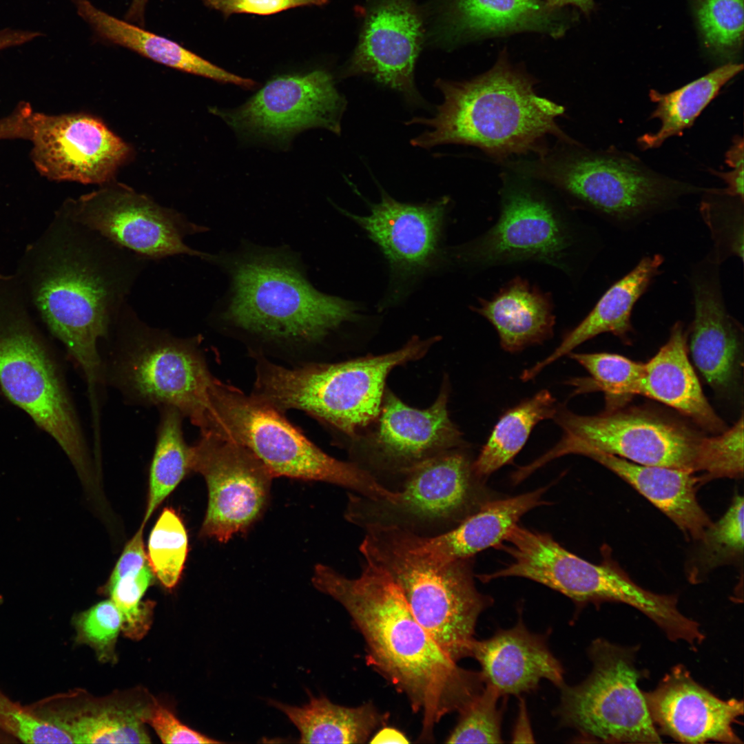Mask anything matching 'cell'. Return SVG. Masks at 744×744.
Listing matches in <instances>:
<instances>
[{"instance_id":"83f0119b","label":"cell","mask_w":744,"mask_h":744,"mask_svg":"<svg viewBox=\"0 0 744 744\" xmlns=\"http://www.w3.org/2000/svg\"><path fill=\"white\" fill-rule=\"evenodd\" d=\"M440 34L444 40L537 31L558 37L566 22L541 0H451Z\"/></svg>"},{"instance_id":"94428289","label":"cell","mask_w":744,"mask_h":744,"mask_svg":"<svg viewBox=\"0 0 744 744\" xmlns=\"http://www.w3.org/2000/svg\"><path fill=\"white\" fill-rule=\"evenodd\" d=\"M1 39H0V50H1Z\"/></svg>"},{"instance_id":"9c48e42d","label":"cell","mask_w":744,"mask_h":744,"mask_svg":"<svg viewBox=\"0 0 744 744\" xmlns=\"http://www.w3.org/2000/svg\"><path fill=\"white\" fill-rule=\"evenodd\" d=\"M118 322L122 344L113 369L115 384L132 400L170 406L207 432L213 377L193 339H182L142 322L124 306Z\"/></svg>"},{"instance_id":"3957f363","label":"cell","mask_w":744,"mask_h":744,"mask_svg":"<svg viewBox=\"0 0 744 744\" xmlns=\"http://www.w3.org/2000/svg\"><path fill=\"white\" fill-rule=\"evenodd\" d=\"M535 83L511 64L505 51L491 69L471 80L439 79L435 86L443 101L433 117L408 123L427 127L411 143L424 148L472 145L497 159L539 150L548 135L572 143L556 123L564 107L537 95Z\"/></svg>"},{"instance_id":"484cf974","label":"cell","mask_w":744,"mask_h":744,"mask_svg":"<svg viewBox=\"0 0 744 744\" xmlns=\"http://www.w3.org/2000/svg\"><path fill=\"white\" fill-rule=\"evenodd\" d=\"M579 453L628 482L689 538L699 541L712 524L697 500L696 486L701 479L694 471L639 464L591 448Z\"/></svg>"},{"instance_id":"1f68e13d","label":"cell","mask_w":744,"mask_h":744,"mask_svg":"<svg viewBox=\"0 0 744 744\" xmlns=\"http://www.w3.org/2000/svg\"><path fill=\"white\" fill-rule=\"evenodd\" d=\"M76 12L101 39L128 48L155 62L218 81L251 87L249 79L229 73L165 37L97 8L89 0H72Z\"/></svg>"},{"instance_id":"ab89813d","label":"cell","mask_w":744,"mask_h":744,"mask_svg":"<svg viewBox=\"0 0 744 744\" xmlns=\"http://www.w3.org/2000/svg\"><path fill=\"white\" fill-rule=\"evenodd\" d=\"M187 552V535L181 519L173 508H164L150 533L147 557L152 572L167 588L178 583Z\"/></svg>"},{"instance_id":"ac0fdd59","label":"cell","mask_w":744,"mask_h":744,"mask_svg":"<svg viewBox=\"0 0 744 744\" xmlns=\"http://www.w3.org/2000/svg\"><path fill=\"white\" fill-rule=\"evenodd\" d=\"M346 105L331 76L318 70L273 78L242 105L214 113L242 136L286 145L310 127L340 134Z\"/></svg>"},{"instance_id":"7bdbcfd3","label":"cell","mask_w":744,"mask_h":744,"mask_svg":"<svg viewBox=\"0 0 744 744\" xmlns=\"http://www.w3.org/2000/svg\"><path fill=\"white\" fill-rule=\"evenodd\" d=\"M152 573L147 564L119 579L106 589L121 613V631L132 639H141L149 627L152 606L149 602H142L141 599L152 581Z\"/></svg>"},{"instance_id":"db71d44e","label":"cell","mask_w":744,"mask_h":744,"mask_svg":"<svg viewBox=\"0 0 744 744\" xmlns=\"http://www.w3.org/2000/svg\"><path fill=\"white\" fill-rule=\"evenodd\" d=\"M21 134L20 123L14 114L0 119V140L18 138Z\"/></svg>"},{"instance_id":"7402d4cb","label":"cell","mask_w":744,"mask_h":744,"mask_svg":"<svg viewBox=\"0 0 744 744\" xmlns=\"http://www.w3.org/2000/svg\"><path fill=\"white\" fill-rule=\"evenodd\" d=\"M644 696L658 732L677 741L743 743L733 725L743 714V701L719 699L696 682L683 666L672 668Z\"/></svg>"},{"instance_id":"4fadbf2b","label":"cell","mask_w":744,"mask_h":744,"mask_svg":"<svg viewBox=\"0 0 744 744\" xmlns=\"http://www.w3.org/2000/svg\"><path fill=\"white\" fill-rule=\"evenodd\" d=\"M635 652L603 639L593 641L588 650L591 673L581 683L559 688L557 714L562 725L594 741L661 743L638 686L642 672L635 665Z\"/></svg>"},{"instance_id":"ffe728a7","label":"cell","mask_w":744,"mask_h":744,"mask_svg":"<svg viewBox=\"0 0 744 744\" xmlns=\"http://www.w3.org/2000/svg\"><path fill=\"white\" fill-rule=\"evenodd\" d=\"M448 399L446 382L425 409L411 407L385 391L369 452L370 464L402 475L427 459L462 446V434L448 415Z\"/></svg>"},{"instance_id":"d4e9b609","label":"cell","mask_w":744,"mask_h":744,"mask_svg":"<svg viewBox=\"0 0 744 744\" xmlns=\"http://www.w3.org/2000/svg\"><path fill=\"white\" fill-rule=\"evenodd\" d=\"M694 318L690 352L695 366L713 389H727L738 366L741 330L725 307L716 274L694 276Z\"/></svg>"},{"instance_id":"6da1fadb","label":"cell","mask_w":744,"mask_h":744,"mask_svg":"<svg viewBox=\"0 0 744 744\" xmlns=\"http://www.w3.org/2000/svg\"><path fill=\"white\" fill-rule=\"evenodd\" d=\"M312 583L345 608L366 642L367 661L422 714L419 742H433L441 719L460 712L484 688L481 672L459 667L442 651L381 568L365 561L360 575L350 578L318 564Z\"/></svg>"},{"instance_id":"2e32d148","label":"cell","mask_w":744,"mask_h":744,"mask_svg":"<svg viewBox=\"0 0 744 744\" xmlns=\"http://www.w3.org/2000/svg\"><path fill=\"white\" fill-rule=\"evenodd\" d=\"M67 203L65 216L112 242L147 259L209 254L187 246L185 238L205 231L175 209L121 183H108Z\"/></svg>"},{"instance_id":"4dcf8cb0","label":"cell","mask_w":744,"mask_h":744,"mask_svg":"<svg viewBox=\"0 0 744 744\" xmlns=\"http://www.w3.org/2000/svg\"><path fill=\"white\" fill-rule=\"evenodd\" d=\"M663 262L660 254L641 259L630 272L606 291L589 314L564 337L551 354L524 371L521 379L532 380L546 366L601 333H611L627 339L632 331L630 316L634 305L658 274Z\"/></svg>"},{"instance_id":"836d02e7","label":"cell","mask_w":744,"mask_h":744,"mask_svg":"<svg viewBox=\"0 0 744 744\" xmlns=\"http://www.w3.org/2000/svg\"><path fill=\"white\" fill-rule=\"evenodd\" d=\"M308 694L309 702L300 707L270 701L298 728L301 743H364L387 718L369 702L348 707Z\"/></svg>"},{"instance_id":"603a6c76","label":"cell","mask_w":744,"mask_h":744,"mask_svg":"<svg viewBox=\"0 0 744 744\" xmlns=\"http://www.w3.org/2000/svg\"><path fill=\"white\" fill-rule=\"evenodd\" d=\"M449 199L409 204L382 193L369 216L346 212L362 227L388 260L393 278L405 281L427 268L435 256Z\"/></svg>"},{"instance_id":"816d5d0a","label":"cell","mask_w":744,"mask_h":744,"mask_svg":"<svg viewBox=\"0 0 744 744\" xmlns=\"http://www.w3.org/2000/svg\"><path fill=\"white\" fill-rule=\"evenodd\" d=\"M725 161L732 168L730 172L712 170L711 172L726 183V188L721 189L723 194L743 200V158H732Z\"/></svg>"},{"instance_id":"b9f144b4","label":"cell","mask_w":744,"mask_h":744,"mask_svg":"<svg viewBox=\"0 0 744 744\" xmlns=\"http://www.w3.org/2000/svg\"><path fill=\"white\" fill-rule=\"evenodd\" d=\"M501 696L493 688L483 690L460 712L447 743H501L502 710L497 703Z\"/></svg>"},{"instance_id":"7c38bea8","label":"cell","mask_w":744,"mask_h":744,"mask_svg":"<svg viewBox=\"0 0 744 744\" xmlns=\"http://www.w3.org/2000/svg\"><path fill=\"white\" fill-rule=\"evenodd\" d=\"M511 557L506 567L478 575L483 582L506 577H519L544 584L577 603L621 602L632 606L657 625L671 618L672 595L645 590L608 559L592 564L570 552L546 533L515 525L499 544Z\"/></svg>"},{"instance_id":"bcb514c9","label":"cell","mask_w":744,"mask_h":744,"mask_svg":"<svg viewBox=\"0 0 744 744\" xmlns=\"http://www.w3.org/2000/svg\"><path fill=\"white\" fill-rule=\"evenodd\" d=\"M74 623L77 640L91 645L102 656L112 650L121 631L123 619L110 599L99 602L80 614Z\"/></svg>"},{"instance_id":"4316f807","label":"cell","mask_w":744,"mask_h":744,"mask_svg":"<svg viewBox=\"0 0 744 744\" xmlns=\"http://www.w3.org/2000/svg\"><path fill=\"white\" fill-rule=\"evenodd\" d=\"M546 490L486 502L456 527L437 536L424 537L406 531L414 549L435 563L471 558L498 546L524 514L545 504L542 495Z\"/></svg>"},{"instance_id":"f546056e","label":"cell","mask_w":744,"mask_h":744,"mask_svg":"<svg viewBox=\"0 0 744 744\" xmlns=\"http://www.w3.org/2000/svg\"><path fill=\"white\" fill-rule=\"evenodd\" d=\"M472 309L496 329L502 348L509 353L541 344L553 335L555 323L551 294L519 276L490 299H479Z\"/></svg>"},{"instance_id":"f907efd6","label":"cell","mask_w":744,"mask_h":744,"mask_svg":"<svg viewBox=\"0 0 744 744\" xmlns=\"http://www.w3.org/2000/svg\"><path fill=\"white\" fill-rule=\"evenodd\" d=\"M144 526L145 525L141 524L137 532L125 546L112 572L105 589L126 575L136 572L147 564L143 538Z\"/></svg>"},{"instance_id":"7dc6e473","label":"cell","mask_w":744,"mask_h":744,"mask_svg":"<svg viewBox=\"0 0 744 744\" xmlns=\"http://www.w3.org/2000/svg\"><path fill=\"white\" fill-rule=\"evenodd\" d=\"M141 721L148 723L164 743H220L180 722L167 707L153 701L147 710L140 712Z\"/></svg>"},{"instance_id":"6f0895ef","label":"cell","mask_w":744,"mask_h":744,"mask_svg":"<svg viewBox=\"0 0 744 744\" xmlns=\"http://www.w3.org/2000/svg\"><path fill=\"white\" fill-rule=\"evenodd\" d=\"M149 0H132L127 11L126 19L130 21L144 24L145 12Z\"/></svg>"},{"instance_id":"d6a6232c","label":"cell","mask_w":744,"mask_h":744,"mask_svg":"<svg viewBox=\"0 0 744 744\" xmlns=\"http://www.w3.org/2000/svg\"><path fill=\"white\" fill-rule=\"evenodd\" d=\"M37 716L67 734L73 743H148L149 737L136 715L114 707L89 710L72 707L65 696L55 695L27 706Z\"/></svg>"},{"instance_id":"277c9868","label":"cell","mask_w":744,"mask_h":744,"mask_svg":"<svg viewBox=\"0 0 744 744\" xmlns=\"http://www.w3.org/2000/svg\"><path fill=\"white\" fill-rule=\"evenodd\" d=\"M223 260L230 290L225 321L265 338L316 342L358 318L353 302L316 290L298 260L286 250L249 248Z\"/></svg>"},{"instance_id":"11a10c76","label":"cell","mask_w":744,"mask_h":744,"mask_svg":"<svg viewBox=\"0 0 744 744\" xmlns=\"http://www.w3.org/2000/svg\"><path fill=\"white\" fill-rule=\"evenodd\" d=\"M371 743H408L407 738L401 732L391 727L380 730L370 741Z\"/></svg>"},{"instance_id":"f1b7e54d","label":"cell","mask_w":744,"mask_h":744,"mask_svg":"<svg viewBox=\"0 0 744 744\" xmlns=\"http://www.w3.org/2000/svg\"><path fill=\"white\" fill-rule=\"evenodd\" d=\"M687 353L686 333L678 322L668 342L644 364L639 395L676 409L709 431H723L725 425L704 395Z\"/></svg>"},{"instance_id":"74e56055","label":"cell","mask_w":744,"mask_h":744,"mask_svg":"<svg viewBox=\"0 0 744 744\" xmlns=\"http://www.w3.org/2000/svg\"><path fill=\"white\" fill-rule=\"evenodd\" d=\"M570 356L591 375L588 380L577 383L578 390L603 392L608 411L617 409L632 396L639 394L644 364L608 353H570Z\"/></svg>"},{"instance_id":"52a82bcc","label":"cell","mask_w":744,"mask_h":744,"mask_svg":"<svg viewBox=\"0 0 744 744\" xmlns=\"http://www.w3.org/2000/svg\"><path fill=\"white\" fill-rule=\"evenodd\" d=\"M496 223L450 256L473 271L525 262L555 267L572 280L585 269L589 236L570 209L526 184H507Z\"/></svg>"},{"instance_id":"8d00e7d4","label":"cell","mask_w":744,"mask_h":744,"mask_svg":"<svg viewBox=\"0 0 744 744\" xmlns=\"http://www.w3.org/2000/svg\"><path fill=\"white\" fill-rule=\"evenodd\" d=\"M157 440L149 470V495L142 524L191 471V446L184 439L183 416L176 409L161 407Z\"/></svg>"},{"instance_id":"9a60e30c","label":"cell","mask_w":744,"mask_h":744,"mask_svg":"<svg viewBox=\"0 0 744 744\" xmlns=\"http://www.w3.org/2000/svg\"><path fill=\"white\" fill-rule=\"evenodd\" d=\"M553 419L563 431L562 438L531 464L535 469L560 456L591 448L639 464L700 472L705 437L654 414L616 409L587 416L558 407Z\"/></svg>"},{"instance_id":"f5cc1de1","label":"cell","mask_w":744,"mask_h":744,"mask_svg":"<svg viewBox=\"0 0 744 744\" xmlns=\"http://www.w3.org/2000/svg\"><path fill=\"white\" fill-rule=\"evenodd\" d=\"M519 705V714L512 736V742L534 743V736L524 699H521Z\"/></svg>"},{"instance_id":"5bb4252c","label":"cell","mask_w":744,"mask_h":744,"mask_svg":"<svg viewBox=\"0 0 744 744\" xmlns=\"http://www.w3.org/2000/svg\"><path fill=\"white\" fill-rule=\"evenodd\" d=\"M0 387L57 442L86 480L90 457L64 380L45 344L21 316H0Z\"/></svg>"},{"instance_id":"60d3db41","label":"cell","mask_w":744,"mask_h":744,"mask_svg":"<svg viewBox=\"0 0 744 744\" xmlns=\"http://www.w3.org/2000/svg\"><path fill=\"white\" fill-rule=\"evenodd\" d=\"M743 497L737 495L723 517L706 530L699 540L690 579H696L703 572L743 555Z\"/></svg>"},{"instance_id":"44dd1931","label":"cell","mask_w":744,"mask_h":744,"mask_svg":"<svg viewBox=\"0 0 744 744\" xmlns=\"http://www.w3.org/2000/svg\"><path fill=\"white\" fill-rule=\"evenodd\" d=\"M422 23L413 0H380L369 12L345 76L369 74L413 102V81L422 41Z\"/></svg>"},{"instance_id":"c3c4849f","label":"cell","mask_w":744,"mask_h":744,"mask_svg":"<svg viewBox=\"0 0 744 744\" xmlns=\"http://www.w3.org/2000/svg\"><path fill=\"white\" fill-rule=\"evenodd\" d=\"M328 0H203L208 7L228 16L233 13L261 15L276 13L289 8L304 6H321Z\"/></svg>"},{"instance_id":"9f6ffc18","label":"cell","mask_w":744,"mask_h":744,"mask_svg":"<svg viewBox=\"0 0 744 744\" xmlns=\"http://www.w3.org/2000/svg\"><path fill=\"white\" fill-rule=\"evenodd\" d=\"M554 9H561L567 6L577 8L583 14L588 15L595 8L593 0H541Z\"/></svg>"},{"instance_id":"e575fe53","label":"cell","mask_w":744,"mask_h":744,"mask_svg":"<svg viewBox=\"0 0 744 744\" xmlns=\"http://www.w3.org/2000/svg\"><path fill=\"white\" fill-rule=\"evenodd\" d=\"M743 69L742 63L730 62L672 92L661 93L651 89L649 97L656 108L650 118L659 119L661 126L657 132L639 137V147L643 150L658 148L668 138L682 135L721 88Z\"/></svg>"},{"instance_id":"e0dca14e","label":"cell","mask_w":744,"mask_h":744,"mask_svg":"<svg viewBox=\"0 0 744 744\" xmlns=\"http://www.w3.org/2000/svg\"><path fill=\"white\" fill-rule=\"evenodd\" d=\"M191 471L201 474L208 506L200 535L227 542L247 530L268 502L273 476L249 448L213 433L191 446Z\"/></svg>"},{"instance_id":"ba28073f","label":"cell","mask_w":744,"mask_h":744,"mask_svg":"<svg viewBox=\"0 0 744 744\" xmlns=\"http://www.w3.org/2000/svg\"><path fill=\"white\" fill-rule=\"evenodd\" d=\"M208 432L249 448L275 477L335 484L375 500L393 493L356 462L332 457L309 441L271 405L214 378Z\"/></svg>"},{"instance_id":"f6af8a7d","label":"cell","mask_w":744,"mask_h":744,"mask_svg":"<svg viewBox=\"0 0 744 744\" xmlns=\"http://www.w3.org/2000/svg\"><path fill=\"white\" fill-rule=\"evenodd\" d=\"M0 732L29 743H73L62 730L43 721L0 690Z\"/></svg>"},{"instance_id":"8fae6325","label":"cell","mask_w":744,"mask_h":744,"mask_svg":"<svg viewBox=\"0 0 744 744\" xmlns=\"http://www.w3.org/2000/svg\"><path fill=\"white\" fill-rule=\"evenodd\" d=\"M402 476L394 503L349 493L345 519L363 530L393 526L429 537L456 527L486 502L482 479L468 455L457 448L427 459Z\"/></svg>"},{"instance_id":"f35d334b","label":"cell","mask_w":744,"mask_h":744,"mask_svg":"<svg viewBox=\"0 0 744 744\" xmlns=\"http://www.w3.org/2000/svg\"><path fill=\"white\" fill-rule=\"evenodd\" d=\"M707 50L722 59L735 57L743 46V0H692Z\"/></svg>"},{"instance_id":"ee69618b","label":"cell","mask_w":744,"mask_h":744,"mask_svg":"<svg viewBox=\"0 0 744 744\" xmlns=\"http://www.w3.org/2000/svg\"><path fill=\"white\" fill-rule=\"evenodd\" d=\"M700 472L701 481L739 478L743 475V416L716 437H704Z\"/></svg>"},{"instance_id":"7a4b0ae2","label":"cell","mask_w":744,"mask_h":744,"mask_svg":"<svg viewBox=\"0 0 744 744\" xmlns=\"http://www.w3.org/2000/svg\"><path fill=\"white\" fill-rule=\"evenodd\" d=\"M65 218L37 285L36 302L81 369L94 404L103 379L98 343L118 320L148 259Z\"/></svg>"},{"instance_id":"8992f818","label":"cell","mask_w":744,"mask_h":744,"mask_svg":"<svg viewBox=\"0 0 744 744\" xmlns=\"http://www.w3.org/2000/svg\"><path fill=\"white\" fill-rule=\"evenodd\" d=\"M437 337H413L402 348L335 364L288 369L259 358L254 396L282 412L304 411L347 434L377 420L389 373L422 357Z\"/></svg>"},{"instance_id":"cb8c5ba5","label":"cell","mask_w":744,"mask_h":744,"mask_svg":"<svg viewBox=\"0 0 744 744\" xmlns=\"http://www.w3.org/2000/svg\"><path fill=\"white\" fill-rule=\"evenodd\" d=\"M470 657L480 664L485 685L502 696L535 690L542 679L559 688L564 670L546 637L530 632L519 619L513 628L499 630L487 639L472 641Z\"/></svg>"},{"instance_id":"5b68a950","label":"cell","mask_w":744,"mask_h":744,"mask_svg":"<svg viewBox=\"0 0 744 744\" xmlns=\"http://www.w3.org/2000/svg\"><path fill=\"white\" fill-rule=\"evenodd\" d=\"M364 561L386 572L416 620L453 661L470 657L479 615L493 599L477 589L473 557L435 563L413 547L406 531L393 526L364 530Z\"/></svg>"},{"instance_id":"30bf717a","label":"cell","mask_w":744,"mask_h":744,"mask_svg":"<svg viewBox=\"0 0 744 744\" xmlns=\"http://www.w3.org/2000/svg\"><path fill=\"white\" fill-rule=\"evenodd\" d=\"M530 170L580 207L621 222L639 218L707 189L661 174L634 155L612 147L542 155Z\"/></svg>"},{"instance_id":"91938a15","label":"cell","mask_w":744,"mask_h":744,"mask_svg":"<svg viewBox=\"0 0 744 744\" xmlns=\"http://www.w3.org/2000/svg\"><path fill=\"white\" fill-rule=\"evenodd\" d=\"M2 601H3L2 597L0 596V604L1 603Z\"/></svg>"},{"instance_id":"681fc988","label":"cell","mask_w":744,"mask_h":744,"mask_svg":"<svg viewBox=\"0 0 744 744\" xmlns=\"http://www.w3.org/2000/svg\"><path fill=\"white\" fill-rule=\"evenodd\" d=\"M732 205H721V201H705L701 206V211L705 220H706L710 230L715 236L716 246L721 245L722 242H727V236L736 233L743 234V228H739V211L737 207L736 209ZM733 236L741 242L743 240Z\"/></svg>"},{"instance_id":"680465c9","label":"cell","mask_w":744,"mask_h":744,"mask_svg":"<svg viewBox=\"0 0 744 744\" xmlns=\"http://www.w3.org/2000/svg\"><path fill=\"white\" fill-rule=\"evenodd\" d=\"M1 733L2 732H0V742H1V739L3 738V737L1 736Z\"/></svg>"},{"instance_id":"d590c367","label":"cell","mask_w":744,"mask_h":744,"mask_svg":"<svg viewBox=\"0 0 744 744\" xmlns=\"http://www.w3.org/2000/svg\"><path fill=\"white\" fill-rule=\"evenodd\" d=\"M555 401L548 391L543 390L504 413L473 462L475 475L483 479L510 462L533 428L544 420L553 419L558 408Z\"/></svg>"},{"instance_id":"d6986e66","label":"cell","mask_w":744,"mask_h":744,"mask_svg":"<svg viewBox=\"0 0 744 744\" xmlns=\"http://www.w3.org/2000/svg\"><path fill=\"white\" fill-rule=\"evenodd\" d=\"M30 125L32 160L51 180L105 185L132 154L127 143L87 114L33 112Z\"/></svg>"}]
</instances>
